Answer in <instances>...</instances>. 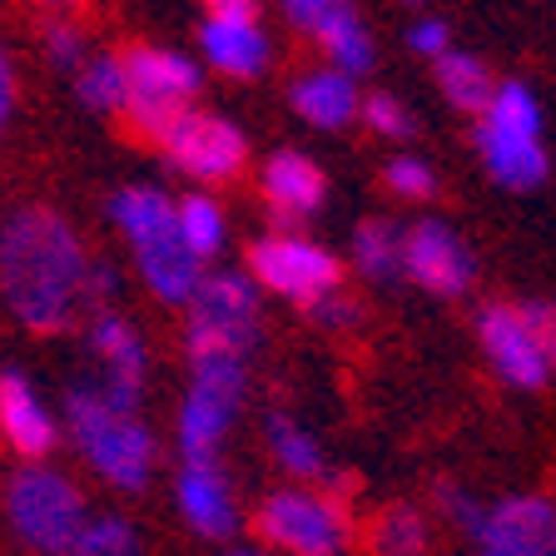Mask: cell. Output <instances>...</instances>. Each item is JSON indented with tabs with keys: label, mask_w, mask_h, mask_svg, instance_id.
<instances>
[{
	"label": "cell",
	"mask_w": 556,
	"mask_h": 556,
	"mask_svg": "<svg viewBox=\"0 0 556 556\" xmlns=\"http://www.w3.org/2000/svg\"><path fill=\"white\" fill-rule=\"evenodd\" d=\"M94 254L55 208L25 204L0 224V299L30 333H65L90 313Z\"/></svg>",
	"instance_id": "1"
},
{
	"label": "cell",
	"mask_w": 556,
	"mask_h": 556,
	"mask_svg": "<svg viewBox=\"0 0 556 556\" xmlns=\"http://www.w3.org/2000/svg\"><path fill=\"white\" fill-rule=\"evenodd\" d=\"M60 428L70 432L75 452H80L85 467H90L104 486H115V492H144V486H150L154 463H160L154 432L144 428L139 413L110 403L90 378L70 382L65 422H60Z\"/></svg>",
	"instance_id": "2"
},
{
	"label": "cell",
	"mask_w": 556,
	"mask_h": 556,
	"mask_svg": "<svg viewBox=\"0 0 556 556\" xmlns=\"http://www.w3.org/2000/svg\"><path fill=\"white\" fill-rule=\"evenodd\" d=\"M110 219L135 249V268L144 278V289L160 303L189 308L199 278H204V264L189 254L179 229H174V199L154 185H129L110 194Z\"/></svg>",
	"instance_id": "3"
},
{
	"label": "cell",
	"mask_w": 556,
	"mask_h": 556,
	"mask_svg": "<svg viewBox=\"0 0 556 556\" xmlns=\"http://www.w3.org/2000/svg\"><path fill=\"white\" fill-rule=\"evenodd\" d=\"M0 511L21 546L35 556H70L90 527V502L75 477L50 463H21L0 486Z\"/></svg>",
	"instance_id": "4"
},
{
	"label": "cell",
	"mask_w": 556,
	"mask_h": 556,
	"mask_svg": "<svg viewBox=\"0 0 556 556\" xmlns=\"http://www.w3.org/2000/svg\"><path fill=\"white\" fill-rule=\"evenodd\" d=\"M472 144L482 154L486 174L502 189H536L552 169L542 144V104H536L532 85L521 80H502L492 104L477 115Z\"/></svg>",
	"instance_id": "5"
},
{
	"label": "cell",
	"mask_w": 556,
	"mask_h": 556,
	"mask_svg": "<svg viewBox=\"0 0 556 556\" xmlns=\"http://www.w3.org/2000/svg\"><path fill=\"white\" fill-rule=\"evenodd\" d=\"M249 397V363L243 358H189V388L174 413L179 463H219L224 438L233 432Z\"/></svg>",
	"instance_id": "6"
},
{
	"label": "cell",
	"mask_w": 556,
	"mask_h": 556,
	"mask_svg": "<svg viewBox=\"0 0 556 556\" xmlns=\"http://www.w3.org/2000/svg\"><path fill=\"white\" fill-rule=\"evenodd\" d=\"M264 338V303H258L254 278L243 268H214L199 278L194 299L185 313V353L189 358H243Z\"/></svg>",
	"instance_id": "7"
},
{
	"label": "cell",
	"mask_w": 556,
	"mask_h": 556,
	"mask_svg": "<svg viewBox=\"0 0 556 556\" xmlns=\"http://www.w3.org/2000/svg\"><path fill=\"white\" fill-rule=\"evenodd\" d=\"M254 536L283 556H343L353 546V511L324 486H274L254 507Z\"/></svg>",
	"instance_id": "8"
},
{
	"label": "cell",
	"mask_w": 556,
	"mask_h": 556,
	"mask_svg": "<svg viewBox=\"0 0 556 556\" xmlns=\"http://www.w3.org/2000/svg\"><path fill=\"white\" fill-rule=\"evenodd\" d=\"M125 80H129L125 119L135 125V135L160 144V139L194 110L199 90H204V70H199V60H189L185 50L135 46V50H125Z\"/></svg>",
	"instance_id": "9"
},
{
	"label": "cell",
	"mask_w": 556,
	"mask_h": 556,
	"mask_svg": "<svg viewBox=\"0 0 556 556\" xmlns=\"http://www.w3.org/2000/svg\"><path fill=\"white\" fill-rule=\"evenodd\" d=\"M243 274L254 278L258 293H274V299L299 303L303 313L313 303L343 293V264H338L333 249L303 239V233H258L249 243V268Z\"/></svg>",
	"instance_id": "10"
},
{
	"label": "cell",
	"mask_w": 556,
	"mask_h": 556,
	"mask_svg": "<svg viewBox=\"0 0 556 556\" xmlns=\"http://www.w3.org/2000/svg\"><path fill=\"white\" fill-rule=\"evenodd\" d=\"M477 343H482L486 363L507 388L521 393H536L552 378V353L542 343V328H536L532 303H486L477 313Z\"/></svg>",
	"instance_id": "11"
},
{
	"label": "cell",
	"mask_w": 556,
	"mask_h": 556,
	"mask_svg": "<svg viewBox=\"0 0 556 556\" xmlns=\"http://www.w3.org/2000/svg\"><path fill=\"white\" fill-rule=\"evenodd\" d=\"M160 150L169 154L174 169L189 174L199 189H208L243 169L249 139H243V129L233 125V119L208 115V110H189V115L160 139Z\"/></svg>",
	"instance_id": "12"
},
{
	"label": "cell",
	"mask_w": 556,
	"mask_h": 556,
	"mask_svg": "<svg viewBox=\"0 0 556 556\" xmlns=\"http://www.w3.org/2000/svg\"><path fill=\"white\" fill-rule=\"evenodd\" d=\"M85 343H90V358H94L90 382L115 407L139 413V393H144V378H150V348H144L139 328L119 308H104L90 318Z\"/></svg>",
	"instance_id": "13"
},
{
	"label": "cell",
	"mask_w": 556,
	"mask_h": 556,
	"mask_svg": "<svg viewBox=\"0 0 556 556\" xmlns=\"http://www.w3.org/2000/svg\"><path fill=\"white\" fill-rule=\"evenodd\" d=\"M403 278L432 299H463L477 278L472 249L442 219H422L403 233Z\"/></svg>",
	"instance_id": "14"
},
{
	"label": "cell",
	"mask_w": 556,
	"mask_h": 556,
	"mask_svg": "<svg viewBox=\"0 0 556 556\" xmlns=\"http://www.w3.org/2000/svg\"><path fill=\"white\" fill-rule=\"evenodd\" d=\"M283 15L308 35L313 46L324 50V60L343 75H368L378 50H372V35L363 25V15L353 11V0H278Z\"/></svg>",
	"instance_id": "15"
},
{
	"label": "cell",
	"mask_w": 556,
	"mask_h": 556,
	"mask_svg": "<svg viewBox=\"0 0 556 556\" xmlns=\"http://www.w3.org/2000/svg\"><path fill=\"white\" fill-rule=\"evenodd\" d=\"M258 189H264V204H268V214H274L278 233H299L303 224L328 204V174L303 150L268 154L264 174H258Z\"/></svg>",
	"instance_id": "16"
},
{
	"label": "cell",
	"mask_w": 556,
	"mask_h": 556,
	"mask_svg": "<svg viewBox=\"0 0 556 556\" xmlns=\"http://www.w3.org/2000/svg\"><path fill=\"white\" fill-rule=\"evenodd\" d=\"M60 417L21 368L0 372V438L21 463H46L60 442Z\"/></svg>",
	"instance_id": "17"
},
{
	"label": "cell",
	"mask_w": 556,
	"mask_h": 556,
	"mask_svg": "<svg viewBox=\"0 0 556 556\" xmlns=\"http://www.w3.org/2000/svg\"><path fill=\"white\" fill-rule=\"evenodd\" d=\"M556 536V502L546 497H502L482 507L472 546L497 556H546Z\"/></svg>",
	"instance_id": "18"
},
{
	"label": "cell",
	"mask_w": 556,
	"mask_h": 556,
	"mask_svg": "<svg viewBox=\"0 0 556 556\" xmlns=\"http://www.w3.org/2000/svg\"><path fill=\"white\" fill-rule=\"evenodd\" d=\"M174 507L189 521V532L204 542H229L239 532V502H233V486L219 463H179Z\"/></svg>",
	"instance_id": "19"
},
{
	"label": "cell",
	"mask_w": 556,
	"mask_h": 556,
	"mask_svg": "<svg viewBox=\"0 0 556 556\" xmlns=\"http://www.w3.org/2000/svg\"><path fill=\"white\" fill-rule=\"evenodd\" d=\"M289 104L303 125L343 129L358 119L363 94H358V80H353V75H343V70H333V65H318V70H303L299 80H293Z\"/></svg>",
	"instance_id": "20"
},
{
	"label": "cell",
	"mask_w": 556,
	"mask_h": 556,
	"mask_svg": "<svg viewBox=\"0 0 556 556\" xmlns=\"http://www.w3.org/2000/svg\"><path fill=\"white\" fill-rule=\"evenodd\" d=\"M199 50L229 80H258L268 70V55H274L264 25H214V21L199 25Z\"/></svg>",
	"instance_id": "21"
},
{
	"label": "cell",
	"mask_w": 556,
	"mask_h": 556,
	"mask_svg": "<svg viewBox=\"0 0 556 556\" xmlns=\"http://www.w3.org/2000/svg\"><path fill=\"white\" fill-rule=\"evenodd\" d=\"M264 447H268V457H274L278 472L293 477L299 486L328 482V457H324V447H318V438L303 428L299 417L268 413V417H264Z\"/></svg>",
	"instance_id": "22"
},
{
	"label": "cell",
	"mask_w": 556,
	"mask_h": 556,
	"mask_svg": "<svg viewBox=\"0 0 556 556\" xmlns=\"http://www.w3.org/2000/svg\"><path fill=\"white\" fill-rule=\"evenodd\" d=\"M403 224L382 219H358L353 224V239H348V254H353V268H358L368 283H393L403 278Z\"/></svg>",
	"instance_id": "23"
},
{
	"label": "cell",
	"mask_w": 556,
	"mask_h": 556,
	"mask_svg": "<svg viewBox=\"0 0 556 556\" xmlns=\"http://www.w3.org/2000/svg\"><path fill=\"white\" fill-rule=\"evenodd\" d=\"M368 556H432V521L413 502H388L368 521Z\"/></svg>",
	"instance_id": "24"
},
{
	"label": "cell",
	"mask_w": 556,
	"mask_h": 556,
	"mask_svg": "<svg viewBox=\"0 0 556 556\" xmlns=\"http://www.w3.org/2000/svg\"><path fill=\"white\" fill-rule=\"evenodd\" d=\"M438 65V90L442 100L457 110V115H482L486 104H492V94H497V80H492V70L482 65L477 55H467V50H447L442 60H432Z\"/></svg>",
	"instance_id": "25"
},
{
	"label": "cell",
	"mask_w": 556,
	"mask_h": 556,
	"mask_svg": "<svg viewBox=\"0 0 556 556\" xmlns=\"http://www.w3.org/2000/svg\"><path fill=\"white\" fill-rule=\"evenodd\" d=\"M174 229H179V239H185V249L199 258V264H208V258H219L224 239H229V219H224V208L214 194H185L174 199Z\"/></svg>",
	"instance_id": "26"
},
{
	"label": "cell",
	"mask_w": 556,
	"mask_h": 556,
	"mask_svg": "<svg viewBox=\"0 0 556 556\" xmlns=\"http://www.w3.org/2000/svg\"><path fill=\"white\" fill-rule=\"evenodd\" d=\"M75 100L94 115H125L129 80H125V55H90L75 75Z\"/></svg>",
	"instance_id": "27"
},
{
	"label": "cell",
	"mask_w": 556,
	"mask_h": 556,
	"mask_svg": "<svg viewBox=\"0 0 556 556\" xmlns=\"http://www.w3.org/2000/svg\"><path fill=\"white\" fill-rule=\"evenodd\" d=\"M70 556H144V546H139L135 521L104 511V517H90V527H85V536L75 542Z\"/></svg>",
	"instance_id": "28"
},
{
	"label": "cell",
	"mask_w": 556,
	"mask_h": 556,
	"mask_svg": "<svg viewBox=\"0 0 556 556\" xmlns=\"http://www.w3.org/2000/svg\"><path fill=\"white\" fill-rule=\"evenodd\" d=\"M40 50H46V60L55 70H65V75H80V65L90 60V40H85V30L75 21H46L40 25Z\"/></svg>",
	"instance_id": "29"
},
{
	"label": "cell",
	"mask_w": 556,
	"mask_h": 556,
	"mask_svg": "<svg viewBox=\"0 0 556 556\" xmlns=\"http://www.w3.org/2000/svg\"><path fill=\"white\" fill-rule=\"evenodd\" d=\"M358 119L372 129V135H382V139H413L417 135V119H413V110H407L397 94H388V90H378V94H368L363 100V110H358Z\"/></svg>",
	"instance_id": "30"
},
{
	"label": "cell",
	"mask_w": 556,
	"mask_h": 556,
	"mask_svg": "<svg viewBox=\"0 0 556 556\" xmlns=\"http://www.w3.org/2000/svg\"><path fill=\"white\" fill-rule=\"evenodd\" d=\"M382 185L393 189L397 199H432L438 194V174H432L428 160H417V154H393V160L382 164Z\"/></svg>",
	"instance_id": "31"
},
{
	"label": "cell",
	"mask_w": 556,
	"mask_h": 556,
	"mask_svg": "<svg viewBox=\"0 0 556 556\" xmlns=\"http://www.w3.org/2000/svg\"><path fill=\"white\" fill-rule=\"evenodd\" d=\"M432 507L442 511V521H452V527L472 542L477 527H482V507H486V502H477L472 492H467V486H457V482H432Z\"/></svg>",
	"instance_id": "32"
},
{
	"label": "cell",
	"mask_w": 556,
	"mask_h": 556,
	"mask_svg": "<svg viewBox=\"0 0 556 556\" xmlns=\"http://www.w3.org/2000/svg\"><path fill=\"white\" fill-rule=\"evenodd\" d=\"M407 50L413 55H428V60H442L452 50V30L442 15H422V21L407 30Z\"/></svg>",
	"instance_id": "33"
},
{
	"label": "cell",
	"mask_w": 556,
	"mask_h": 556,
	"mask_svg": "<svg viewBox=\"0 0 556 556\" xmlns=\"http://www.w3.org/2000/svg\"><path fill=\"white\" fill-rule=\"evenodd\" d=\"M308 318L318 328H353V324H363V308L348 293H333V299H324V303H313L308 308Z\"/></svg>",
	"instance_id": "34"
},
{
	"label": "cell",
	"mask_w": 556,
	"mask_h": 556,
	"mask_svg": "<svg viewBox=\"0 0 556 556\" xmlns=\"http://www.w3.org/2000/svg\"><path fill=\"white\" fill-rule=\"evenodd\" d=\"M204 21H214V25H258V0H204Z\"/></svg>",
	"instance_id": "35"
},
{
	"label": "cell",
	"mask_w": 556,
	"mask_h": 556,
	"mask_svg": "<svg viewBox=\"0 0 556 556\" xmlns=\"http://www.w3.org/2000/svg\"><path fill=\"white\" fill-rule=\"evenodd\" d=\"M11 115H15V65L5 55V46H0V135H5Z\"/></svg>",
	"instance_id": "36"
},
{
	"label": "cell",
	"mask_w": 556,
	"mask_h": 556,
	"mask_svg": "<svg viewBox=\"0 0 556 556\" xmlns=\"http://www.w3.org/2000/svg\"><path fill=\"white\" fill-rule=\"evenodd\" d=\"M532 313H536V328H542L546 353H552V363H556V303H532Z\"/></svg>",
	"instance_id": "37"
},
{
	"label": "cell",
	"mask_w": 556,
	"mask_h": 556,
	"mask_svg": "<svg viewBox=\"0 0 556 556\" xmlns=\"http://www.w3.org/2000/svg\"><path fill=\"white\" fill-rule=\"evenodd\" d=\"M229 556H264V552H254V546H243V552H229Z\"/></svg>",
	"instance_id": "38"
},
{
	"label": "cell",
	"mask_w": 556,
	"mask_h": 556,
	"mask_svg": "<svg viewBox=\"0 0 556 556\" xmlns=\"http://www.w3.org/2000/svg\"><path fill=\"white\" fill-rule=\"evenodd\" d=\"M463 556H497V552H477V546H472V552H463Z\"/></svg>",
	"instance_id": "39"
},
{
	"label": "cell",
	"mask_w": 556,
	"mask_h": 556,
	"mask_svg": "<svg viewBox=\"0 0 556 556\" xmlns=\"http://www.w3.org/2000/svg\"><path fill=\"white\" fill-rule=\"evenodd\" d=\"M35 5H65V0H35Z\"/></svg>",
	"instance_id": "40"
},
{
	"label": "cell",
	"mask_w": 556,
	"mask_h": 556,
	"mask_svg": "<svg viewBox=\"0 0 556 556\" xmlns=\"http://www.w3.org/2000/svg\"><path fill=\"white\" fill-rule=\"evenodd\" d=\"M546 556H556V536H552V552H546Z\"/></svg>",
	"instance_id": "41"
},
{
	"label": "cell",
	"mask_w": 556,
	"mask_h": 556,
	"mask_svg": "<svg viewBox=\"0 0 556 556\" xmlns=\"http://www.w3.org/2000/svg\"><path fill=\"white\" fill-rule=\"evenodd\" d=\"M407 5H422V0H407Z\"/></svg>",
	"instance_id": "42"
}]
</instances>
